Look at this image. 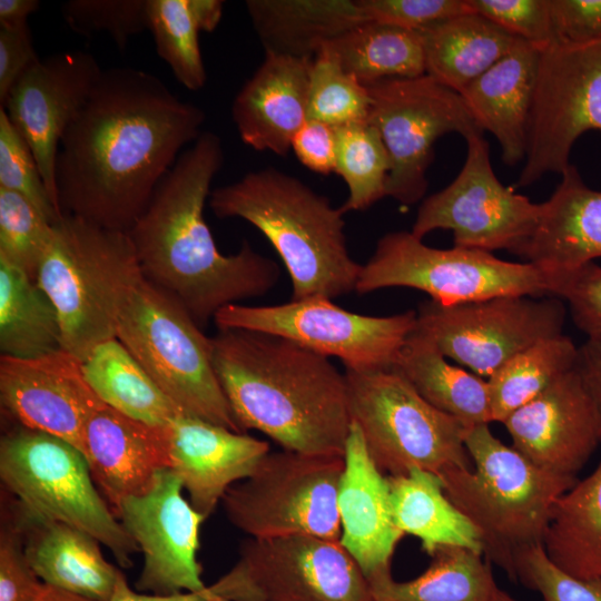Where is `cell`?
Instances as JSON below:
<instances>
[{
	"label": "cell",
	"instance_id": "cell-30",
	"mask_svg": "<svg viewBox=\"0 0 601 601\" xmlns=\"http://www.w3.org/2000/svg\"><path fill=\"white\" fill-rule=\"evenodd\" d=\"M421 33L425 75L459 93L519 39L476 12L440 21Z\"/></svg>",
	"mask_w": 601,
	"mask_h": 601
},
{
	"label": "cell",
	"instance_id": "cell-36",
	"mask_svg": "<svg viewBox=\"0 0 601 601\" xmlns=\"http://www.w3.org/2000/svg\"><path fill=\"white\" fill-rule=\"evenodd\" d=\"M62 349L58 312L37 280L0 257V351L36 358Z\"/></svg>",
	"mask_w": 601,
	"mask_h": 601
},
{
	"label": "cell",
	"instance_id": "cell-47",
	"mask_svg": "<svg viewBox=\"0 0 601 601\" xmlns=\"http://www.w3.org/2000/svg\"><path fill=\"white\" fill-rule=\"evenodd\" d=\"M43 582L30 565L13 505L2 506L0 530V601H33Z\"/></svg>",
	"mask_w": 601,
	"mask_h": 601
},
{
	"label": "cell",
	"instance_id": "cell-28",
	"mask_svg": "<svg viewBox=\"0 0 601 601\" xmlns=\"http://www.w3.org/2000/svg\"><path fill=\"white\" fill-rule=\"evenodd\" d=\"M28 561L49 585L95 600L109 601L120 570L109 563L100 542L67 523L39 518L14 499Z\"/></svg>",
	"mask_w": 601,
	"mask_h": 601
},
{
	"label": "cell",
	"instance_id": "cell-32",
	"mask_svg": "<svg viewBox=\"0 0 601 601\" xmlns=\"http://www.w3.org/2000/svg\"><path fill=\"white\" fill-rule=\"evenodd\" d=\"M394 368L426 402L466 426L492 423L487 381L447 362L416 329L407 337Z\"/></svg>",
	"mask_w": 601,
	"mask_h": 601
},
{
	"label": "cell",
	"instance_id": "cell-4",
	"mask_svg": "<svg viewBox=\"0 0 601 601\" xmlns=\"http://www.w3.org/2000/svg\"><path fill=\"white\" fill-rule=\"evenodd\" d=\"M208 200L218 218H242L269 240L289 274L290 300L355 290L362 265L347 249L344 213L302 180L265 168L213 189Z\"/></svg>",
	"mask_w": 601,
	"mask_h": 601
},
{
	"label": "cell",
	"instance_id": "cell-22",
	"mask_svg": "<svg viewBox=\"0 0 601 601\" xmlns=\"http://www.w3.org/2000/svg\"><path fill=\"white\" fill-rule=\"evenodd\" d=\"M169 469L205 519L236 482L248 477L270 451L266 441L187 415L159 426Z\"/></svg>",
	"mask_w": 601,
	"mask_h": 601
},
{
	"label": "cell",
	"instance_id": "cell-31",
	"mask_svg": "<svg viewBox=\"0 0 601 601\" xmlns=\"http://www.w3.org/2000/svg\"><path fill=\"white\" fill-rule=\"evenodd\" d=\"M387 480L397 529L420 539L428 555L440 546L467 548L484 554L479 531L447 497L437 474L414 467Z\"/></svg>",
	"mask_w": 601,
	"mask_h": 601
},
{
	"label": "cell",
	"instance_id": "cell-18",
	"mask_svg": "<svg viewBox=\"0 0 601 601\" xmlns=\"http://www.w3.org/2000/svg\"><path fill=\"white\" fill-rule=\"evenodd\" d=\"M183 484L162 470L145 494L124 500L116 516L144 556L137 590L158 595L203 592L197 561L199 528L205 518L183 495Z\"/></svg>",
	"mask_w": 601,
	"mask_h": 601
},
{
	"label": "cell",
	"instance_id": "cell-24",
	"mask_svg": "<svg viewBox=\"0 0 601 601\" xmlns=\"http://www.w3.org/2000/svg\"><path fill=\"white\" fill-rule=\"evenodd\" d=\"M86 459L91 476L114 513L128 497L148 492L169 469L159 426L132 420L104 405L89 417Z\"/></svg>",
	"mask_w": 601,
	"mask_h": 601
},
{
	"label": "cell",
	"instance_id": "cell-13",
	"mask_svg": "<svg viewBox=\"0 0 601 601\" xmlns=\"http://www.w3.org/2000/svg\"><path fill=\"white\" fill-rule=\"evenodd\" d=\"M209 587L226 601H372L367 579L341 542L312 535L249 538Z\"/></svg>",
	"mask_w": 601,
	"mask_h": 601
},
{
	"label": "cell",
	"instance_id": "cell-16",
	"mask_svg": "<svg viewBox=\"0 0 601 601\" xmlns=\"http://www.w3.org/2000/svg\"><path fill=\"white\" fill-rule=\"evenodd\" d=\"M415 329L441 353L487 380L514 355L562 334L565 308L555 296L502 295L443 306L420 304Z\"/></svg>",
	"mask_w": 601,
	"mask_h": 601
},
{
	"label": "cell",
	"instance_id": "cell-15",
	"mask_svg": "<svg viewBox=\"0 0 601 601\" xmlns=\"http://www.w3.org/2000/svg\"><path fill=\"white\" fill-rule=\"evenodd\" d=\"M367 88V121L380 131L391 161L386 196L413 205L426 194L435 141L447 132L466 139L483 131L461 95L427 75L386 79Z\"/></svg>",
	"mask_w": 601,
	"mask_h": 601
},
{
	"label": "cell",
	"instance_id": "cell-45",
	"mask_svg": "<svg viewBox=\"0 0 601 601\" xmlns=\"http://www.w3.org/2000/svg\"><path fill=\"white\" fill-rule=\"evenodd\" d=\"M514 580L539 592L543 601H601V579H578L556 568L542 544L529 546L513 559Z\"/></svg>",
	"mask_w": 601,
	"mask_h": 601
},
{
	"label": "cell",
	"instance_id": "cell-6",
	"mask_svg": "<svg viewBox=\"0 0 601 601\" xmlns=\"http://www.w3.org/2000/svg\"><path fill=\"white\" fill-rule=\"evenodd\" d=\"M141 277L127 231L72 215L52 224L37 283L58 312L62 349L85 361L115 338L122 305Z\"/></svg>",
	"mask_w": 601,
	"mask_h": 601
},
{
	"label": "cell",
	"instance_id": "cell-19",
	"mask_svg": "<svg viewBox=\"0 0 601 601\" xmlns=\"http://www.w3.org/2000/svg\"><path fill=\"white\" fill-rule=\"evenodd\" d=\"M102 72L96 58L82 50L39 58L20 76L0 106L29 145L59 210L55 183L59 144Z\"/></svg>",
	"mask_w": 601,
	"mask_h": 601
},
{
	"label": "cell",
	"instance_id": "cell-3",
	"mask_svg": "<svg viewBox=\"0 0 601 601\" xmlns=\"http://www.w3.org/2000/svg\"><path fill=\"white\" fill-rule=\"evenodd\" d=\"M210 341L216 376L242 432H262L286 451L344 456L348 387L329 357L239 328H218Z\"/></svg>",
	"mask_w": 601,
	"mask_h": 601
},
{
	"label": "cell",
	"instance_id": "cell-58",
	"mask_svg": "<svg viewBox=\"0 0 601 601\" xmlns=\"http://www.w3.org/2000/svg\"><path fill=\"white\" fill-rule=\"evenodd\" d=\"M499 601H518V600L513 599L511 595L504 592L502 597L499 599Z\"/></svg>",
	"mask_w": 601,
	"mask_h": 601
},
{
	"label": "cell",
	"instance_id": "cell-42",
	"mask_svg": "<svg viewBox=\"0 0 601 601\" xmlns=\"http://www.w3.org/2000/svg\"><path fill=\"white\" fill-rule=\"evenodd\" d=\"M52 223L26 197L0 187V257L37 280Z\"/></svg>",
	"mask_w": 601,
	"mask_h": 601
},
{
	"label": "cell",
	"instance_id": "cell-33",
	"mask_svg": "<svg viewBox=\"0 0 601 601\" xmlns=\"http://www.w3.org/2000/svg\"><path fill=\"white\" fill-rule=\"evenodd\" d=\"M542 546L564 573L601 579V461L559 497Z\"/></svg>",
	"mask_w": 601,
	"mask_h": 601
},
{
	"label": "cell",
	"instance_id": "cell-34",
	"mask_svg": "<svg viewBox=\"0 0 601 601\" xmlns=\"http://www.w3.org/2000/svg\"><path fill=\"white\" fill-rule=\"evenodd\" d=\"M428 568L413 580L391 575L370 582L372 601H499L504 593L482 552L440 546Z\"/></svg>",
	"mask_w": 601,
	"mask_h": 601
},
{
	"label": "cell",
	"instance_id": "cell-12",
	"mask_svg": "<svg viewBox=\"0 0 601 601\" xmlns=\"http://www.w3.org/2000/svg\"><path fill=\"white\" fill-rule=\"evenodd\" d=\"M416 321V311L390 316L362 315L324 297L269 306L230 304L214 317L218 328L277 335L323 356L337 357L345 370L356 372L394 368Z\"/></svg>",
	"mask_w": 601,
	"mask_h": 601
},
{
	"label": "cell",
	"instance_id": "cell-46",
	"mask_svg": "<svg viewBox=\"0 0 601 601\" xmlns=\"http://www.w3.org/2000/svg\"><path fill=\"white\" fill-rule=\"evenodd\" d=\"M473 12L541 49L556 41L550 0H469Z\"/></svg>",
	"mask_w": 601,
	"mask_h": 601
},
{
	"label": "cell",
	"instance_id": "cell-21",
	"mask_svg": "<svg viewBox=\"0 0 601 601\" xmlns=\"http://www.w3.org/2000/svg\"><path fill=\"white\" fill-rule=\"evenodd\" d=\"M502 424L522 455L568 477L577 479L601 443V416L577 366Z\"/></svg>",
	"mask_w": 601,
	"mask_h": 601
},
{
	"label": "cell",
	"instance_id": "cell-1",
	"mask_svg": "<svg viewBox=\"0 0 601 601\" xmlns=\"http://www.w3.org/2000/svg\"><path fill=\"white\" fill-rule=\"evenodd\" d=\"M204 121L201 108L157 76L104 70L59 144L55 183L62 215L128 231Z\"/></svg>",
	"mask_w": 601,
	"mask_h": 601
},
{
	"label": "cell",
	"instance_id": "cell-5",
	"mask_svg": "<svg viewBox=\"0 0 601 601\" xmlns=\"http://www.w3.org/2000/svg\"><path fill=\"white\" fill-rule=\"evenodd\" d=\"M465 446L472 467L441 472L444 492L479 531L486 560L514 580V556L543 543L554 504L577 479L540 469L489 424L469 427Z\"/></svg>",
	"mask_w": 601,
	"mask_h": 601
},
{
	"label": "cell",
	"instance_id": "cell-49",
	"mask_svg": "<svg viewBox=\"0 0 601 601\" xmlns=\"http://www.w3.org/2000/svg\"><path fill=\"white\" fill-rule=\"evenodd\" d=\"M366 21L423 31L434 23L473 12L469 0H357Z\"/></svg>",
	"mask_w": 601,
	"mask_h": 601
},
{
	"label": "cell",
	"instance_id": "cell-38",
	"mask_svg": "<svg viewBox=\"0 0 601 601\" xmlns=\"http://www.w3.org/2000/svg\"><path fill=\"white\" fill-rule=\"evenodd\" d=\"M579 347L563 333L521 351L486 381L492 422L503 423L575 367Z\"/></svg>",
	"mask_w": 601,
	"mask_h": 601
},
{
	"label": "cell",
	"instance_id": "cell-39",
	"mask_svg": "<svg viewBox=\"0 0 601 601\" xmlns=\"http://www.w3.org/2000/svg\"><path fill=\"white\" fill-rule=\"evenodd\" d=\"M335 128V173L346 183L348 197L339 208L365 210L386 196L391 169L387 149L377 128L366 121Z\"/></svg>",
	"mask_w": 601,
	"mask_h": 601
},
{
	"label": "cell",
	"instance_id": "cell-53",
	"mask_svg": "<svg viewBox=\"0 0 601 601\" xmlns=\"http://www.w3.org/2000/svg\"><path fill=\"white\" fill-rule=\"evenodd\" d=\"M575 366L601 416V336L588 337L579 347Z\"/></svg>",
	"mask_w": 601,
	"mask_h": 601
},
{
	"label": "cell",
	"instance_id": "cell-44",
	"mask_svg": "<svg viewBox=\"0 0 601 601\" xmlns=\"http://www.w3.org/2000/svg\"><path fill=\"white\" fill-rule=\"evenodd\" d=\"M0 187L26 197L52 224L62 217L50 196L29 145L2 108H0Z\"/></svg>",
	"mask_w": 601,
	"mask_h": 601
},
{
	"label": "cell",
	"instance_id": "cell-26",
	"mask_svg": "<svg viewBox=\"0 0 601 601\" xmlns=\"http://www.w3.org/2000/svg\"><path fill=\"white\" fill-rule=\"evenodd\" d=\"M512 253L548 276L601 258V190L587 186L570 165L550 198L541 203L533 233Z\"/></svg>",
	"mask_w": 601,
	"mask_h": 601
},
{
	"label": "cell",
	"instance_id": "cell-55",
	"mask_svg": "<svg viewBox=\"0 0 601 601\" xmlns=\"http://www.w3.org/2000/svg\"><path fill=\"white\" fill-rule=\"evenodd\" d=\"M188 7L199 31L211 32L220 22L224 1L187 0Z\"/></svg>",
	"mask_w": 601,
	"mask_h": 601
},
{
	"label": "cell",
	"instance_id": "cell-56",
	"mask_svg": "<svg viewBox=\"0 0 601 601\" xmlns=\"http://www.w3.org/2000/svg\"><path fill=\"white\" fill-rule=\"evenodd\" d=\"M39 8L38 0H0V26L27 24L28 17Z\"/></svg>",
	"mask_w": 601,
	"mask_h": 601
},
{
	"label": "cell",
	"instance_id": "cell-23",
	"mask_svg": "<svg viewBox=\"0 0 601 601\" xmlns=\"http://www.w3.org/2000/svg\"><path fill=\"white\" fill-rule=\"evenodd\" d=\"M337 505L339 542L368 583L391 575L392 558L404 534L393 519L387 476L371 459L354 422L345 447Z\"/></svg>",
	"mask_w": 601,
	"mask_h": 601
},
{
	"label": "cell",
	"instance_id": "cell-41",
	"mask_svg": "<svg viewBox=\"0 0 601 601\" xmlns=\"http://www.w3.org/2000/svg\"><path fill=\"white\" fill-rule=\"evenodd\" d=\"M370 107L368 88L321 49L309 68L307 119L338 127L366 121Z\"/></svg>",
	"mask_w": 601,
	"mask_h": 601
},
{
	"label": "cell",
	"instance_id": "cell-14",
	"mask_svg": "<svg viewBox=\"0 0 601 601\" xmlns=\"http://www.w3.org/2000/svg\"><path fill=\"white\" fill-rule=\"evenodd\" d=\"M601 131V39L555 41L540 52L530 110L528 148L516 187L562 174L574 142Z\"/></svg>",
	"mask_w": 601,
	"mask_h": 601
},
{
	"label": "cell",
	"instance_id": "cell-35",
	"mask_svg": "<svg viewBox=\"0 0 601 601\" xmlns=\"http://www.w3.org/2000/svg\"><path fill=\"white\" fill-rule=\"evenodd\" d=\"M82 371L107 406L132 420L162 426L184 415L117 337L97 345Z\"/></svg>",
	"mask_w": 601,
	"mask_h": 601
},
{
	"label": "cell",
	"instance_id": "cell-59",
	"mask_svg": "<svg viewBox=\"0 0 601 601\" xmlns=\"http://www.w3.org/2000/svg\"><path fill=\"white\" fill-rule=\"evenodd\" d=\"M214 601H226V600L223 599V598H220V597H218V598H217L216 600H214Z\"/></svg>",
	"mask_w": 601,
	"mask_h": 601
},
{
	"label": "cell",
	"instance_id": "cell-9",
	"mask_svg": "<svg viewBox=\"0 0 601 601\" xmlns=\"http://www.w3.org/2000/svg\"><path fill=\"white\" fill-rule=\"evenodd\" d=\"M344 372L352 422L382 473L396 476L416 467L439 475L472 467L469 426L426 402L395 368Z\"/></svg>",
	"mask_w": 601,
	"mask_h": 601
},
{
	"label": "cell",
	"instance_id": "cell-17",
	"mask_svg": "<svg viewBox=\"0 0 601 601\" xmlns=\"http://www.w3.org/2000/svg\"><path fill=\"white\" fill-rule=\"evenodd\" d=\"M464 165L455 179L425 198L411 233L418 239L436 229L451 230L456 247L513 252L534 230L541 203L505 187L495 176L483 134L467 137Z\"/></svg>",
	"mask_w": 601,
	"mask_h": 601
},
{
	"label": "cell",
	"instance_id": "cell-43",
	"mask_svg": "<svg viewBox=\"0 0 601 601\" xmlns=\"http://www.w3.org/2000/svg\"><path fill=\"white\" fill-rule=\"evenodd\" d=\"M61 13L73 32L86 37L105 32L120 50L147 30V0H69Z\"/></svg>",
	"mask_w": 601,
	"mask_h": 601
},
{
	"label": "cell",
	"instance_id": "cell-2",
	"mask_svg": "<svg viewBox=\"0 0 601 601\" xmlns=\"http://www.w3.org/2000/svg\"><path fill=\"white\" fill-rule=\"evenodd\" d=\"M220 138L203 131L157 186L127 231L142 276L180 304L199 327L239 300L267 294L280 269L244 240L219 252L204 217L210 185L223 166Z\"/></svg>",
	"mask_w": 601,
	"mask_h": 601
},
{
	"label": "cell",
	"instance_id": "cell-57",
	"mask_svg": "<svg viewBox=\"0 0 601 601\" xmlns=\"http://www.w3.org/2000/svg\"><path fill=\"white\" fill-rule=\"evenodd\" d=\"M33 601H95L76 593L49 585L43 584L40 593Z\"/></svg>",
	"mask_w": 601,
	"mask_h": 601
},
{
	"label": "cell",
	"instance_id": "cell-10",
	"mask_svg": "<svg viewBox=\"0 0 601 601\" xmlns=\"http://www.w3.org/2000/svg\"><path fill=\"white\" fill-rule=\"evenodd\" d=\"M408 287L451 306L502 295H550L548 275L530 263L497 258L492 253L425 245L411 231L382 236L362 265L355 292Z\"/></svg>",
	"mask_w": 601,
	"mask_h": 601
},
{
	"label": "cell",
	"instance_id": "cell-54",
	"mask_svg": "<svg viewBox=\"0 0 601 601\" xmlns=\"http://www.w3.org/2000/svg\"><path fill=\"white\" fill-rule=\"evenodd\" d=\"M217 598L210 587L203 592H181L171 595L138 593L128 585L126 577L120 571L109 601H214Z\"/></svg>",
	"mask_w": 601,
	"mask_h": 601
},
{
	"label": "cell",
	"instance_id": "cell-37",
	"mask_svg": "<svg viewBox=\"0 0 601 601\" xmlns=\"http://www.w3.org/2000/svg\"><path fill=\"white\" fill-rule=\"evenodd\" d=\"M344 70L364 86L425 75L422 33L377 22H363L326 42Z\"/></svg>",
	"mask_w": 601,
	"mask_h": 601
},
{
	"label": "cell",
	"instance_id": "cell-40",
	"mask_svg": "<svg viewBox=\"0 0 601 601\" xmlns=\"http://www.w3.org/2000/svg\"><path fill=\"white\" fill-rule=\"evenodd\" d=\"M147 18L156 52L174 77L188 90L201 89L207 76L198 41L200 31L188 1L147 0Z\"/></svg>",
	"mask_w": 601,
	"mask_h": 601
},
{
	"label": "cell",
	"instance_id": "cell-25",
	"mask_svg": "<svg viewBox=\"0 0 601 601\" xmlns=\"http://www.w3.org/2000/svg\"><path fill=\"white\" fill-rule=\"evenodd\" d=\"M312 60L265 53L231 106L233 121L245 145L282 157L288 154L307 120Z\"/></svg>",
	"mask_w": 601,
	"mask_h": 601
},
{
	"label": "cell",
	"instance_id": "cell-8",
	"mask_svg": "<svg viewBox=\"0 0 601 601\" xmlns=\"http://www.w3.org/2000/svg\"><path fill=\"white\" fill-rule=\"evenodd\" d=\"M0 479L30 513L89 533L120 566H132L136 542L95 485L87 459L70 443L18 425L1 437Z\"/></svg>",
	"mask_w": 601,
	"mask_h": 601
},
{
	"label": "cell",
	"instance_id": "cell-27",
	"mask_svg": "<svg viewBox=\"0 0 601 601\" xmlns=\"http://www.w3.org/2000/svg\"><path fill=\"white\" fill-rule=\"evenodd\" d=\"M541 50L519 38L504 57L460 92L480 129L499 141L508 166L525 159Z\"/></svg>",
	"mask_w": 601,
	"mask_h": 601
},
{
	"label": "cell",
	"instance_id": "cell-29",
	"mask_svg": "<svg viewBox=\"0 0 601 601\" xmlns=\"http://www.w3.org/2000/svg\"><path fill=\"white\" fill-rule=\"evenodd\" d=\"M265 53L312 60L323 46L366 22L352 0H247Z\"/></svg>",
	"mask_w": 601,
	"mask_h": 601
},
{
	"label": "cell",
	"instance_id": "cell-50",
	"mask_svg": "<svg viewBox=\"0 0 601 601\" xmlns=\"http://www.w3.org/2000/svg\"><path fill=\"white\" fill-rule=\"evenodd\" d=\"M556 41L601 39V0H550Z\"/></svg>",
	"mask_w": 601,
	"mask_h": 601
},
{
	"label": "cell",
	"instance_id": "cell-52",
	"mask_svg": "<svg viewBox=\"0 0 601 601\" xmlns=\"http://www.w3.org/2000/svg\"><path fill=\"white\" fill-rule=\"evenodd\" d=\"M292 150L296 158L316 174L335 173V128L318 120L307 119L295 135Z\"/></svg>",
	"mask_w": 601,
	"mask_h": 601
},
{
	"label": "cell",
	"instance_id": "cell-11",
	"mask_svg": "<svg viewBox=\"0 0 601 601\" xmlns=\"http://www.w3.org/2000/svg\"><path fill=\"white\" fill-rule=\"evenodd\" d=\"M344 456L268 452L221 502L229 522L254 539L312 535L339 541Z\"/></svg>",
	"mask_w": 601,
	"mask_h": 601
},
{
	"label": "cell",
	"instance_id": "cell-20",
	"mask_svg": "<svg viewBox=\"0 0 601 601\" xmlns=\"http://www.w3.org/2000/svg\"><path fill=\"white\" fill-rule=\"evenodd\" d=\"M0 400L19 425L55 435L85 457L87 422L106 405L86 381L82 361L63 349L36 358L1 355Z\"/></svg>",
	"mask_w": 601,
	"mask_h": 601
},
{
	"label": "cell",
	"instance_id": "cell-7",
	"mask_svg": "<svg viewBox=\"0 0 601 601\" xmlns=\"http://www.w3.org/2000/svg\"><path fill=\"white\" fill-rule=\"evenodd\" d=\"M116 337L184 415L242 432L214 370L210 337L144 276L122 305Z\"/></svg>",
	"mask_w": 601,
	"mask_h": 601
},
{
	"label": "cell",
	"instance_id": "cell-51",
	"mask_svg": "<svg viewBox=\"0 0 601 601\" xmlns=\"http://www.w3.org/2000/svg\"><path fill=\"white\" fill-rule=\"evenodd\" d=\"M38 59L28 23L0 26V106L20 76Z\"/></svg>",
	"mask_w": 601,
	"mask_h": 601
},
{
	"label": "cell",
	"instance_id": "cell-48",
	"mask_svg": "<svg viewBox=\"0 0 601 601\" xmlns=\"http://www.w3.org/2000/svg\"><path fill=\"white\" fill-rule=\"evenodd\" d=\"M548 277L550 295L568 303L577 327L588 337L601 336V266L591 262Z\"/></svg>",
	"mask_w": 601,
	"mask_h": 601
}]
</instances>
